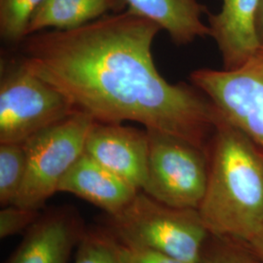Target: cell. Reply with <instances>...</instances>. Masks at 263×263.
Masks as SVG:
<instances>
[{"label": "cell", "instance_id": "obj_1", "mask_svg": "<svg viewBox=\"0 0 263 263\" xmlns=\"http://www.w3.org/2000/svg\"><path fill=\"white\" fill-rule=\"evenodd\" d=\"M161 30L128 11L70 30L26 38L21 61L96 122H138L209 151L222 117L194 85L171 84L160 74L152 43Z\"/></svg>", "mask_w": 263, "mask_h": 263}, {"label": "cell", "instance_id": "obj_2", "mask_svg": "<svg viewBox=\"0 0 263 263\" xmlns=\"http://www.w3.org/2000/svg\"><path fill=\"white\" fill-rule=\"evenodd\" d=\"M209 161L201 218L211 236L249 244L263 228V151L222 118L210 143Z\"/></svg>", "mask_w": 263, "mask_h": 263}, {"label": "cell", "instance_id": "obj_3", "mask_svg": "<svg viewBox=\"0 0 263 263\" xmlns=\"http://www.w3.org/2000/svg\"><path fill=\"white\" fill-rule=\"evenodd\" d=\"M106 227L123 244L200 263L211 236L195 209L170 207L139 191L131 203L107 215Z\"/></svg>", "mask_w": 263, "mask_h": 263}, {"label": "cell", "instance_id": "obj_4", "mask_svg": "<svg viewBox=\"0 0 263 263\" xmlns=\"http://www.w3.org/2000/svg\"><path fill=\"white\" fill-rule=\"evenodd\" d=\"M95 122L88 114L77 111L23 142L27 172L13 205L39 210L58 192L60 181L83 155Z\"/></svg>", "mask_w": 263, "mask_h": 263}, {"label": "cell", "instance_id": "obj_5", "mask_svg": "<svg viewBox=\"0 0 263 263\" xmlns=\"http://www.w3.org/2000/svg\"><path fill=\"white\" fill-rule=\"evenodd\" d=\"M146 131L147 179L141 191L170 207L198 210L207 189L209 151L172 135Z\"/></svg>", "mask_w": 263, "mask_h": 263}, {"label": "cell", "instance_id": "obj_6", "mask_svg": "<svg viewBox=\"0 0 263 263\" xmlns=\"http://www.w3.org/2000/svg\"><path fill=\"white\" fill-rule=\"evenodd\" d=\"M76 112L65 95L22 62L2 76L0 142H24Z\"/></svg>", "mask_w": 263, "mask_h": 263}, {"label": "cell", "instance_id": "obj_7", "mask_svg": "<svg viewBox=\"0 0 263 263\" xmlns=\"http://www.w3.org/2000/svg\"><path fill=\"white\" fill-rule=\"evenodd\" d=\"M190 80L224 120L263 151V48L239 67L200 68L190 74Z\"/></svg>", "mask_w": 263, "mask_h": 263}, {"label": "cell", "instance_id": "obj_8", "mask_svg": "<svg viewBox=\"0 0 263 263\" xmlns=\"http://www.w3.org/2000/svg\"><path fill=\"white\" fill-rule=\"evenodd\" d=\"M149 140L146 130L95 122L85 153L141 191L147 179Z\"/></svg>", "mask_w": 263, "mask_h": 263}, {"label": "cell", "instance_id": "obj_9", "mask_svg": "<svg viewBox=\"0 0 263 263\" xmlns=\"http://www.w3.org/2000/svg\"><path fill=\"white\" fill-rule=\"evenodd\" d=\"M85 231L76 208L51 209L28 228L6 263H67Z\"/></svg>", "mask_w": 263, "mask_h": 263}, {"label": "cell", "instance_id": "obj_10", "mask_svg": "<svg viewBox=\"0 0 263 263\" xmlns=\"http://www.w3.org/2000/svg\"><path fill=\"white\" fill-rule=\"evenodd\" d=\"M260 0H222L216 14L208 13L210 36L216 41L223 69L244 65L260 50L256 16Z\"/></svg>", "mask_w": 263, "mask_h": 263}, {"label": "cell", "instance_id": "obj_11", "mask_svg": "<svg viewBox=\"0 0 263 263\" xmlns=\"http://www.w3.org/2000/svg\"><path fill=\"white\" fill-rule=\"evenodd\" d=\"M139 191L85 152L58 186V192H67L84 199L104 210L106 215L122 211Z\"/></svg>", "mask_w": 263, "mask_h": 263}, {"label": "cell", "instance_id": "obj_12", "mask_svg": "<svg viewBox=\"0 0 263 263\" xmlns=\"http://www.w3.org/2000/svg\"><path fill=\"white\" fill-rule=\"evenodd\" d=\"M127 11L158 25L174 43L186 45L196 38L210 36L209 26L203 22L207 8L197 0H123Z\"/></svg>", "mask_w": 263, "mask_h": 263}, {"label": "cell", "instance_id": "obj_13", "mask_svg": "<svg viewBox=\"0 0 263 263\" xmlns=\"http://www.w3.org/2000/svg\"><path fill=\"white\" fill-rule=\"evenodd\" d=\"M125 6L123 0H45L30 21L28 36L45 28L74 29L108 15L109 12H122Z\"/></svg>", "mask_w": 263, "mask_h": 263}, {"label": "cell", "instance_id": "obj_14", "mask_svg": "<svg viewBox=\"0 0 263 263\" xmlns=\"http://www.w3.org/2000/svg\"><path fill=\"white\" fill-rule=\"evenodd\" d=\"M74 263H127V249L107 228L86 229Z\"/></svg>", "mask_w": 263, "mask_h": 263}, {"label": "cell", "instance_id": "obj_15", "mask_svg": "<svg viewBox=\"0 0 263 263\" xmlns=\"http://www.w3.org/2000/svg\"><path fill=\"white\" fill-rule=\"evenodd\" d=\"M27 153L23 142H0V204L13 205L24 183Z\"/></svg>", "mask_w": 263, "mask_h": 263}, {"label": "cell", "instance_id": "obj_16", "mask_svg": "<svg viewBox=\"0 0 263 263\" xmlns=\"http://www.w3.org/2000/svg\"><path fill=\"white\" fill-rule=\"evenodd\" d=\"M45 0H0V35L9 43L28 37L30 21Z\"/></svg>", "mask_w": 263, "mask_h": 263}, {"label": "cell", "instance_id": "obj_17", "mask_svg": "<svg viewBox=\"0 0 263 263\" xmlns=\"http://www.w3.org/2000/svg\"><path fill=\"white\" fill-rule=\"evenodd\" d=\"M40 216L39 210L10 205L0 211V238L5 239L28 230Z\"/></svg>", "mask_w": 263, "mask_h": 263}, {"label": "cell", "instance_id": "obj_18", "mask_svg": "<svg viewBox=\"0 0 263 263\" xmlns=\"http://www.w3.org/2000/svg\"><path fill=\"white\" fill-rule=\"evenodd\" d=\"M216 240L217 243L210 247L206 244L200 263H262L251 252L248 254L240 251L233 242L219 238Z\"/></svg>", "mask_w": 263, "mask_h": 263}, {"label": "cell", "instance_id": "obj_19", "mask_svg": "<svg viewBox=\"0 0 263 263\" xmlns=\"http://www.w3.org/2000/svg\"><path fill=\"white\" fill-rule=\"evenodd\" d=\"M126 249L127 263H189L151 249L131 246Z\"/></svg>", "mask_w": 263, "mask_h": 263}, {"label": "cell", "instance_id": "obj_20", "mask_svg": "<svg viewBox=\"0 0 263 263\" xmlns=\"http://www.w3.org/2000/svg\"><path fill=\"white\" fill-rule=\"evenodd\" d=\"M249 251L263 262V228L253 238V240L246 245Z\"/></svg>", "mask_w": 263, "mask_h": 263}, {"label": "cell", "instance_id": "obj_21", "mask_svg": "<svg viewBox=\"0 0 263 263\" xmlns=\"http://www.w3.org/2000/svg\"><path fill=\"white\" fill-rule=\"evenodd\" d=\"M256 32H257L260 48H263V0H260L259 8L256 16Z\"/></svg>", "mask_w": 263, "mask_h": 263}]
</instances>
